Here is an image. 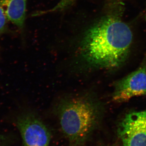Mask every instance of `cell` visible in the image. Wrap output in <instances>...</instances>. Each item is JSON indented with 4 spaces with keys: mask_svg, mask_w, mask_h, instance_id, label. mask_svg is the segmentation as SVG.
Instances as JSON below:
<instances>
[{
    "mask_svg": "<svg viewBox=\"0 0 146 146\" xmlns=\"http://www.w3.org/2000/svg\"><path fill=\"white\" fill-rule=\"evenodd\" d=\"M123 7L102 18L86 31L80 48L81 60L86 67L114 69L127 59L132 41L130 27L123 21Z\"/></svg>",
    "mask_w": 146,
    "mask_h": 146,
    "instance_id": "cell-1",
    "label": "cell"
},
{
    "mask_svg": "<svg viewBox=\"0 0 146 146\" xmlns=\"http://www.w3.org/2000/svg\"><path fill=\"white\" fill-rule=\"evenodd\" d=\"M102 113L100 102L94 96L88 94L64 100L58 110L63 133L71 143L76 145L83 143L91 135Z\"/></svg>",
    "mask_w": 146,
    "mask_h": 146,
    "instance_id": "cell-2",
    "label": "cell"
},
{
    "mask_svg": "<svg viewBox=\"0 0 146 146\" xmlns=\"http://www.w3.org/2000/svg\"><path fill=\"white\" fill-rule=\"evenodd\" d=\"M16 124L22 138V146H50V131L34 112H21L16 118Z\"/></svg>",
    "mask_w": 146,
    "mask_h": 146,
    "instance_id": "cell-3",
    "label": "cell"
},
{
    "mask_svg": "<svg viewBox=\"0 0 146 146\" xmlns=\"http://www.w3.org/2000/svg\"><path fill=\"white\" fill-rule=\"evenodd\" d=\"M118 133L122 146H146V110L127 114Z\"/></svg>",
    "mask_w": 146,
    "mask_h": 146,
    "instance_id": "cell-4",
    "label": "cell"
},
{
    "mask_svg": "<svg viewBox=\"0 0 146 146\" xmlns=\"http://www.w3.org/2000/svg\"><path fill=\"white\" fill-rule=\"evenodd\" d=\"M143 95H146V57L137 70L116 82L112 99L124 102Z\"/></svg>",
    "mask_w": 146,
    "mask_h": 146,
    "instance_id": "cell-5",
    "label": "cell"
},
{
    "mask_svg": "<svg viewBox=\"0 0 146 146\" xmlns=\"http://www.w3.org/2000/svg\"><path fill=\"white\" fill-rule=\"evenodd\" d=\"M28 0H0L9 21L20 30L23 29L26 15Z\"/></svg>",
    "mask_w": 146,
    "mask_h": 146,
    "instance_id": "cell-6",
    "label": "cell"
},
{
    "mask_svg": "<svg viewBox=\"0 0 146 146\" xmlns=\"http://www.w3.org/2000/svg\"><path fill=\"white\" fill-rule=\"evenodd\" d=\"M75 1L76 0H60L54 7L49 10L39 11L35 13V16H41L46 13L62 11L72 5Z\"/></svg>",
    "mask_w": 146,
    "mask_h": 146,
    "instance_id": "cell-7",
    "label": "cell"
},
{
    "mask_svg": "<svg viewBox=\"0 0 146 146\" xmlns=\"http://www.w3.org/2000/svg\"><path fill=\"white\" fill-rule=\"evenodd\" d=\"M8 22L4 11L0 5V36L6 31Z\"/></svg>",
    "mask_w": 146,
    "mask_h": 146,
    "instance_id": "cell-8",
    "label": "cell"
},
{
    "mask_svg": "<svg viewBox=\"0 0 146 146\" xmlns=\"http://www.w3.org/2000/svg\"><path fill=\"white\" fill-rule=\"evenodd\" d=\"M5 136L0 133V146H5Z\"/></svg>",
    "mask_w": 146,
    "mask_h": 146,
    "instance_id": "cell-9",
    "label": "cell"
},
{
    "mask_svg": "<svg viewBox=\"0 0 146 146\" xmlns=\"http://www.w3.org/2000/svg\"><path fill=\"white\" fill-rule=\"evenodd\" d=\"M145 20L146 21V15H145Z\"/></svg>",
    "mask_w": 146,
    "mask_h": 146,
    "instance_id": "cell-10",
    "label": "cell"
}]
</instances>
